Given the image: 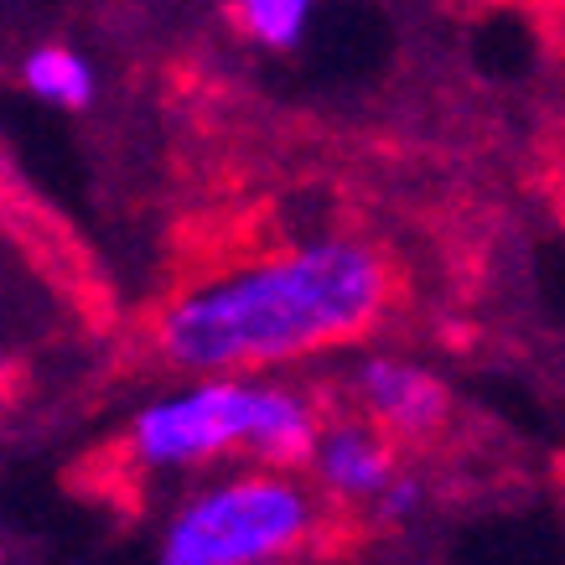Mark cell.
<instances>
[{
    "instance_id": "ba28073f",
    "label": "cell",
    "mask_w": 565,
    "mask_h": 565,
    "mask_svg": "<svg viewBox=\"0 0 565 565\" xmlns=\"http://www.w3.org/2000/svg\"><path fill=\"white\" fill-rule=\"evenodd\" d=\"M379 498H384V514L390 519H405L415 503H420V488H415V482H390Z\"/></svg>"
},
{
    "instance_id": "277c9868",
    "label": "cell",
    "mask_w": 565,
    "mask_h": 565,
    "mask_svg": "<svg viewBox=\"0 0 565 565\" xmlns=\"http://www.w3.org/2000/svg\"><path fill=\"white\" fill-rule=\"evenodd\" d=\"M363 394H369L379 420H390L399 430H430L446 415L441 379H430L426 369L399 363V359L363 363Z\"/></svg>"
},
{
    "instance_id": "8992f818",
    "label": "cell",
    "mask_w": 565,
    "mask_h": 565,
    "mask_svg": "<svg viewBox=\"0 0 565 565\" xmlns=\"http://www.w3.org/2000/svg\"><path fill=\"white\" fill-rule=\"evenodd\" d=\"M21 78H26V88L36 99L63 104V109H84L88 94H94V73H88V63L73 47H36L26 57Z\"/></svg>"
},
{
    "instance_id": "3957f363",
    "label": "cell",
    "mask_w": 565,
    "mask_h": 565,
    "mask_svg": "<svg viewBox=\"0 0 565 565\" xmlns=\"http://www.w3.org/2000/svg\"><path fill=\"white\" fill-rule=\"evenodd\" d=\"M259 384H239V379H207L198 390L161 399L140 415L136 446L140 457L156 467L172 462H203L223 446H249V426H255Z\"/></svg>"
},
{
    "instance_id": "7a4b0ae2",
    "label": "cell",
    "mask_w": 565,
    "mask_h": 565,
    "mask_svg": "<svg viewBox=\"0 0 565 565\" xmlns=\"http://www.w3.org/2000/svg\"><path fill=\"white\" fill-rule=\"evenodd\" d=\"M311 524L301 488L280 478H244L198 498L172 524L161 565H265L291 550Z\"/></svg>"
},
{
    "instance_id": "5b68a950",
    "label": "cell",
    "mask_w": 565,
    "mask_h": 565,
    "mask_svg": "<svg viewBox=\"0 0 565 565\" xmlns=\"http://www.w3.org/2000/svg\"><path fill=\"white\" fill-rule=\"evenodd\" d=\"M317 467H322V478L332 482L338 493H359V498L384 493V488L394 482L390 451L359 426L332 430V436L317 446Z\"/></svg>"
},
{
    "instance_id": "6da1fadb",
    "label": "cell",
    "mask_w": 565,
    "mask_h": 565,
    "mask_svg": "<svg viewBox=\"0 0 565 565\" xmlns=\"http://www.w3.org/2000/svg\"><path fill=\"white\" fill-rule=\"evenodd\" d=\"M384 301V270L359 244H311L228 275L167 317L161 343L188 369H234L311 353L359 332Z\"/></svg>"
},
{
    "instance_id": "52a82bcc",
    "label": "cell",
    "mask_w": 565,
    "mask_h": 565,
    "mask_svg": "<svg viewBox=\"0 0 565 565\" xmlns=\"http://www.w3.org/2000/svg\"><path fill=\"white\" fill-rule=\"evenodd\" d=\"M244 26L265 42V47L291 52L307 36V6L301 0H249L244 6Z\"/></svg>"
}]
</instances>
